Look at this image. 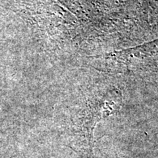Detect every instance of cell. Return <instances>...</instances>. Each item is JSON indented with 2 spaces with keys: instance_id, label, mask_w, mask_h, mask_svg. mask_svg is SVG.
<instances>
[{
  "instance_id": "1",
  "label": "cell",
  "mask_w": 158,
  "mask_h": 158,
  "mask_svg": "<svg viewBox=\"0 0 158 158\" xmlns=\"http://www.w3.org/2000/svg\"><path fill=\"white\" fill-rule=\"evenodd\" d=\"M122 95L117 89H112L90 100L81 114L79 124V138L73 148L92 153L94 145V130L97 124L119 110Z\"/></svg>"
}]
</instances>
